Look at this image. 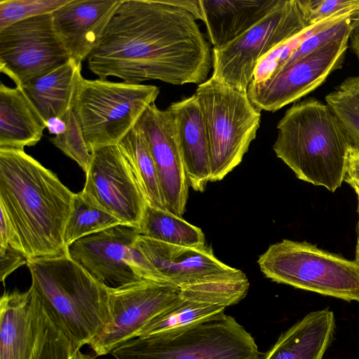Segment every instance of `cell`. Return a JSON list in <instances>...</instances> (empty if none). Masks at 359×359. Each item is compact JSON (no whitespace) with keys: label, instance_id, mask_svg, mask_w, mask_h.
<instances>
[{"label":"cell","instance_id":"7a4b0ae2","mask_svg":"<svg viewBox=\"0 0 359 359\" xmlns=\"http://www.w3.org/2000/svg\"><path fill=\"white\" fill-rule=\"evenodd\" d=\"M74 193L24 150L0 149V208L28 259L67 255Z\"/></svg>","mask_w":359,"mask_h":359},{"label":"cell","instance_id":"4316f807","mask_svg":"<svg viewBox=\"0 0 359 359\" xmlns=\"http://www.w3.org/2000/svg\"><path fill=\"white\" fill-rule=\"evenodd\" d=\"M325 99L352 145L359 147V75L345 79Z\"/></svg>","mask_w":359,"mask_h":359},{"label":"cell","instance_id":"5b68a950","mask_svg":"<svg viewBox=\"0 0 359 359\" xmlns=\"http://www.w3.org/2000/svg\"><path fill=\"white\" fill-rule=\"evenodd\" d=\"M116 359H262L252 335L224 313L196 323L133 338L111 353Z\"/></svg>","mask_w":359,"mask_h":359},{"label":"cell","instance_id":"4dcf8cb0","mask_svg":"<svg viewBox=\"0 0 359 359\" xmlns=\"http://www.w3.org/2000/svg\"><path fill=\"white\" fill-rule=\"evenodd\" d=\"M355 15L323 27L311 34L293 51L280 69L329 43L350 37Z\"/></svg>","mask_w":359,"mask_h":359},{"label":"cell","instance_id":"2e32d148","mask_svg":"<svg viewBox=\"0 0 359 359\" xmlns=\"http://www.w3.org/2000/svg\"><path fill=\"white\" fill-rule=\"evenodd\" d=\"M137 123L155 163L165 209L182 217L189 184L174 118L168 109H160L154 102L147 108Z\"/></svg>","mask_w":359,"mask_h":359},{"label":"cell","instance_id":"5bb4252c","mask_svg":"<svg viewBox=\"0 0 359 359\" xmlns=\"http://www.w3.org/2000/svg\"><path fill=\"white\" fill-rule=\"evenodd\" d=\"M349 38L316 50L264 82H251L247 90L250 102L259 111L274 112L313 91L341 67Z\"/></svg>","mask_w":359,"mask_h":359},{"label":"cell","instance_id":"277c9868","mask_svg":"<svg viewBox=\"0 0 359 359\" xmlns=\"http://www.w3.org/2000/svg\"><path fill=\"white\" fill-rule=\"evenodd\" d=\"M31 287L74 352L110 322L108 289L68 255L28 259Z\"/></svg>","mask_w":359,"mask_h":359},{"label":"cell","instance_id":"30bf717a","mask_svg":"<svg viewBox=\"0 0 359 359\" xmlns=\"http://www.w3.org/2000/svg\"><path fill=\"white\" fill-rule=\"evenodd\" d=\"M139 235L138 228L120 224L73 243L67 255L107 289L143 280L169 285L135 247Z\"/></svg>","mask_w":359,"mask_h":359},{"label":"cell","instance_id":"f546056e","mask_svg":"<svg viewBox=\"0 0 359 359\" xmlns=\"http://www.w3.org/2000/svg\"><path fill=\"white\" fill-rule=\"evenodd\" d=\"M70 0H1L0 30L23 20L52 14Z\"/></svg>","mask_w":359,"mask_h":359},{"label":"cell","instance_id":"7c38bea8","mask_svg":"<svg viewBox=\"0 0 359 359\" xmlns=\"http://www.w3.org/2000/svg\"><path fill=\"white\" fill-rule=\"evenodd\" d=\"M110 322L88 344L96 356L110 353L137 337L153 318L172 305L180 290L170 285L143 280L108 289Z\"/></svg>","mask_w":359,"mask_h":359},{"label":"cell","instance_id":"8992f818","mask_svg":"<svg viewBox=\"0 0 359 359\" xmlns=\"http://www.w3.org/2000/svg\"><path fill=\"white\" fill-rule=\"evenodd\" d=\"M263 274L278 283L359 303V263L306 241L283 239L259 257Z\"/></svg>","mask_w":359,"mask_h":359},{"label":"cell","instance_id":"d4e9b609","mask_svg":"<svg viewBox=\"0 0 359 359\" xmlns=\"http://www.w3.org/2000/svg\"><path fill=\"white\" fill-rule=\"evenodd\" d=\"M225 306L180 290L175 302L153 318L136 337L187 326L224 312Z\"/></svg>","mask_w":359,"mask_h":359},{"label":"cell","instance_id":"d590c367","mask_svg":"<svg viewBox=\"0 0 359 359\" xmlns=\"http://www.w3.org/2000/svg\"><path fill=\"white\" fill-rule=\"evenodd\" d=\"M344 181L359 187V147L351 145L350 148Z\"/></svg>","mask_w":359,"mask_h":359},{"label":"cell","instance_id":"83f0119b","mask_svg":"<svg viewBox=\"0 0 359 359\" xmlns=\"http://www.w3.org/2000/svg\"><path fill=\"white\" fill-rule=\"evenodd\" d=\"M120 224L121 222L115 217L88 204L79 193L74 194L72 212L65 228V244L68 248L82 238Z\"/></svg>","mask_w":359,"mask_h":359},{"label":"cell","instance_id":"d6a6232c","mask_svg":"<svg viewBox=\"0 0 359 359\" xmlns=\"http://www.w3.org/2000/svg\"><path fill=\"white\" fill-rule=\"evenodd\" d=\"M359 11V0H311L310 22L315 24L335 14Z\"/></svg>","mask_w":359,"mask_h":359},{"label":"cell","instance_id":"8fae6325","mask_svg":"<svg viewBox=\"0 0 359 359\" xmlns=\"http://www.w3.org/2000/svg\"><path fill=\"white\" fill-rule=\"evenodd\" d=\"M69 59L55 32L52 14L23 20L0 30V71L16 86L22 87Z\"/></svg>","mask_w":359,"mask_h":359},{"label":"cell","instance_id":"74e56055","mask_svg":"<svg viewBox=\"0 0 359 359\" xmlns=\"http://www.w3.org/2000/svg\"><path fill=\"white\" fill-rule=\"evenodd\" d=\"M349 39H351L352 50L359 60V12L354 16L353 29Z\"/></svg>","mask_w":359,"mask_h":359},{"label":"cell","instance_id":"cb8c5ba5","mask_svg":"<svg viewBox=\"0 0 359 359\" xmlns=\"http://www.w3.org/2000/svg\"><path fill=\"white\" fill-rule=\"evenodd\" d=\"M117 145L147 204L166 210L155 163L137 123Z\"/></svg>","mask_w":359,"mask_h":359},{"label":"cell","instance_id":"836d02e7","mask_svg":"<svg viewBox=\"0 0 359 359\" xmlns=\"http://www.w3.org/2000/svg\"><path fill=\"white\" fill-rule=\"evenodd\" d=\"M28 259L21 251L11 246L0 248V278L4 283L6 278L20 266L26 264Z\"/></svg>","mask_w":359,"mask_h":359},{"label":"cell","instance_id":"f1b7e54d","mask_svg":"<svg viewBox=\"0 0 359 359\" xmlns=\"http://www.w3.org/2000/svg\"><path fill=\"white\" fill-rule=\"evenodd\" d=\"M61 118L66 123V130L63 133L51 137L50 141L66 156L74 161L86 173L92 159V154L85 141L74 106Z\"/></svg>","mask_w":359,"mask_h":359},{"label":"cell","instance_id":"7402d4cb","mask_svg":"<svg viewBox=\"0 0 359 359\" xmlns=\"http://www.w3.org/2000/svg\"><path fill=\"white\" fill-rule=\"evenodd\" d=\"M46 121L21 87L0 85V149L24 150L37 144Z\"/></svg>","mask_w":359,"mask_h":359},{"label":"cell","instance_id":"3957f363","mask_svg":"<svg viewBox=\"0 0 359 359\" xmlns=\"http://www.w3.org/2000/svg\"><path fill=\"white\" fill-rule=\"evenodd\" d=\"M351 145L329 107L308 97L293 104L278 121L273 149L298 179L334 192L344 181Z\"/></svg>","mask_w":359,"mask_h":359},{"label":"cell","instance_id":"6da1fadb","mask_svg":"<svg viewBox=\"0 0 359 359\" xmlns=\"http://www.w3.org/2000/svg\"><path fill=\"white\" fill-rule=\"evenodd\" d=\"M87 60L99 79L133 84L200 85L212 65L196 18L168 0H122Z\"/></svg>","mask_w":359,"mask_h":359},{"label":"cell","instance_id":"d6986e66","mask_svg":"<svg viewBox=\"0 0 359 359\" xmlns=\"http://www.w3.org/2000/svg\"><path fill=\"white\" fill-rule=\"evenodd\" d=\"M175 123L177 138L189 186L203 192L210 177V154L205 120L193 94L167 108Z\"/></svg>","mask_w":359,"mask_h":359},{"label":"cell","instance_id":"ac0fdd59","mask_svg":"<svg viewBox=\"0 0 359 359\" xmlns=\"http://www.w3.org/2000/svg\"><path fill=\"white\" fill-rule=\"evenodd\" d=\"M43 308L33 289L5 292L0 300V359H32Z\"/></svg>","mask_w":359,"mask_h":359},{"label":"cell","instance_id":"e0dca14e","mask_svg":"<svg viewBox=\"0 0 359 359\" xmlns=\"http://www.w3.org/2000/svg\"><path fill=\"white\" fill-rule=\"evenodd\" d=\"M122 0H70L52 13L55 32L70 58L87 59Z\"/></svg>","mask_w":359,"mask_h":359},{"label":"cell","instance_id":"44dd1931","mask_svg":"<svg viewBox=\"0 0 359 359\" xmlns=\"http://www.w3.org/2000/svg\"><path fill=\"white\" fill-rule=\"evenodd\" d=\"M335 328L332 311L310 312L283 332L262 359H323Z\"/></svg>","mask_w":359,"mask_h":359},{"label":"cell","instance_id":"ba28073f","mask_svg":"<svg viewBox=\"0 0 359 359\" xmlns=\"http://www.w3.org/2000/svg\"><path fill=\"white\" fill-rule=\"evenodd\" d=\"M160 93L153 85L81 79L74 108L90 153L117 145Z\"/></svg>","mask_w":359,"mask_h":359},{"label":"cell","instance_id":"484cf974","mask_svg":"<svg viewBox=\"0 0 359 359\" xmlns=\"http://www.w3.org/2000/svg\"><path fill=\"white\" fill-rule=\"evenodd\" d=\"M140 234L175 245L203 248L205 236L202 230L167 210L147 204L139 226Z\"/></svg>","mask_w":359,"mask_h":359},{"label":"cell","instance_id":"1f68e13d","mask_svg":"<svg viewBox=\"0 0 359 359\" xmlns=\"http://www.w3.org/2000/svg\"><path fill=\"white\" fill-rule=\"evenodd\" d=\"M74 353L69 341L43 309L40 334L32 359H72Z\"/></svg>","mask_w":359,"mask_h":359},{"label":"cell","instance_id":"e575fe53","mask_svg":"<svg viewBox=\"0 0 359 359\" xmlns=\"http://www.w3.org/2000/svg\"><path fill=\"white\" fill-rule=\"evenodd\" d=\"M0 209V248L11 246L13 249L23 252L20 241L13 226L4 210L1 208Z\"/></svg>","mask_w":359,"mask_h":359},{"label":"cell","instance_id":"8d00e7d4","mask_svg":"<svg viewBox=\"0 0 359 359\" xmlns=\"http://www.w3.org/2000/svg\"><path fill=\"white\" fill-rule=\"evenodd\" d=\"M46 129L49 133L58 135L66 130V123L61 117H53L46 121Z\"/></svg>","mask_w":359,"mask_h":359},{"label":"cell","instance_id":"4fadbf2b","mask_svg":"<svg viewBox=\"0 0 359 359\" xmlns=\"http://www.w3.org/2000/svg\"><path fill=\"white\" fill-rule=\"evenodd\" d=\"M91 154L80 195L121 224L139 229L147 203L118 145L100 148Z\"/></svg>","mask_w":359,"mask_h":359},{"label":"cell","instance_id":"9c48e42d","mask_svg":"<svg viewBox=\"0 0 359 359\" xmlns=\"http://www.w3.org/2000/svg\"><path fill=\"white\" fill-rule=\"evenodd\" d=\"M311 0H279L259 21L222 48H212V77L247 92L259 59L310 26Z\"/></svg>","mask_w":359,"mask_h":359},{"label":"cell","instance_id":"ab89813d","mask_svg":"<svg viewBox=\"0 0 359 359\" xmlns=\"http://www.w3.org/2000/svg\"><path fill=\"white\" fill-rule=\"evenodd\" d=\"M95 356L83 353L79 350L74 353L72 359H95Z\"/></svg>","mask_w":359,"mask_h":359},{"label":"cell","instance_id":"ffe728a7","mask_svg":"<svg viewBox=\"0 0 359 359\" xmlns=\"http://www.w3.org/2000/svg\"><path fill=\"white\" fill-rule=\"evenodd\" d=\"M279 0H200L213 48H222L263 18Z\"/></svg>","mask_w":359,"mask_h":359},{"label":"cell","instance_id":"9a60e30c","mask_svg":"<svg viewBox=\"0 0 359 359\" xmlns=\"http://www.w3.org/2000/svg\"><path fill=\"white\" fill-rule=\"evenodd\" d=\"M135 245L167 283L180 290L248 279L241 270L219 260L206 245L199 248L175 245L140 234Z\"/></svg>","mask_w":359,"mask_h":359},{"label":"cell","instance_id":"f35d334b","mask_svg":"<svg viewBox=\"0 0 359 359\" xmlns=\"http://www.w3.org/2000/svg\"><path fill=\"white\" fill-rule=\"evenodd\" d=\"M355 191L357 198H358V226H357V242L355 247V260L359 263V187L355 184L350 185Z\"/></svg>","mask_w":359,"mask_h":359},{"label":"cell","instance_id":"603a6c76","mask_svg":"<svg viewBox=\"0 0 359 359\" xmlns=\"http://www.w3.org/2000/svg\"><path fill=\"white\" fill-rule=\"evenodd\" d=\"M81 63L72 58L21 87L45 121L61 117L73 107L81 79Z\"/></svg>","mask_w":359,"mask_h":359},{"label":"cell","instance_id":"52a82bcc","mask_svg":"<svg viewBox=\"0 0 359 359\" xmlns=\"http://www.w3.org/2000/svg\"><path fill=\"white\" fill-rule=\"evenodd\" d=\"M205 120L210 144V182H217L243 160L256 137L260 111L250 102L247 92L213 77L194 93Z\"/></svg>","mask_w":359,"mask_h":359}]
</instances>
